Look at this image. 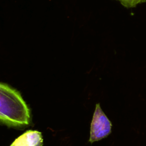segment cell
Instances as JSON below:
<instances>
[{
	"instance_id": "obj_1",
	"label": "cell",
	"mask_w": 146,
	"mask_h": 146,
	"mask_svg": "<svg viewBox=\"0 0 146 146\" xmlns=\"http://www.w3.org/2000/svg\"><path fill=\"white\" fill-rule=\"evenodd\" d=\"M30 121V110L19 92L0 82V123L21 127L29 125Z\"/></svg>"
},
{
	"instance_id": "obj_2",
	"label": "cell",
	"mask_w": 146,
	"mask_h": 146,
	"mask_svg": "<svg viewBox=\"0 0 146 146\" xmlns=\"http://www.w3.org/2000/svg\"><path fill=\"white\" fill-rule=\"evenodd\" d=\"M112 124L101 110L99 104L96 105L90 129L89 142L98 141L109 135L111 133Z\"/></svg>"
},
{
	"instance_id": "obj_3",
	"label": "cell",
	"mask_w": 146,
	"mask_h": 146,
	"mask_svg": "<svg viewBox=\"0 0 146 146\" xmlns=\"http://www.w3.org/2000/svg\"><path fill=\"white\" fill-rule=\"evenodd\" d=\"M42 134L37 130H28L17 137L10 146H42Z\"/></svg>"
},
{
	"instance_id": "obj_4",
	"label": "cell",
	"mask_w": 146,
	"mask_h": 146,
	"mask_svg": "<svg viewBox=\"0 0 146 146\" xmlns=\"http://www.w3.org/2000/svg\"><path fill=\"white\" fill-rule=\"evenodd\" d=\"M123 6L127 8H133L142 3L146 2V0H118Z\"/></svg>"
}]
</instances>
